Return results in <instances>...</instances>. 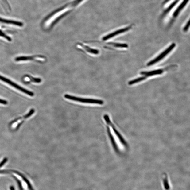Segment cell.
<instances>
[{"mask_svg": "<svg viewBox=\"0 0 190 190\" xmlns=\"http://www.w3.org/2000/svg\"><path fill=\"white\" fill-rule=\"evenodd\" d=\"M163 71L162 69L155 70L150 71H143L141 72V74L147 77L153 76L160 75L163 73Z\"/></svg>", "mask_w": 190, "mask_h": 190, "instance_id": "cell-8", "label": "cell"}, {"mask_svg": "<svg viewBox=\"0 0 190 190\" xmlns=\"http://www.w3.org/2000/svg\"><path fill=\"white\" fill-rule=\"evenodd\" d=\"M189 0H183L181 3L177 7L175 10L172 15V21L176 19L181 13L183 10L184 9L186 5L188 3Z\"/></svg>", "mask_w": 190, "mask_h": 190, "instance_id": "cell-6", "label": "cell"}, {"mask_svg": "<svg viewBox=\"0 0 190 190\" xmlns=\"http://www.w3.org/2000/svg\"><path fill=\"white\" fill-rule=\"evenodd\" d=\"M0 22L9 24H11V25H16L19 26H22L23 25V24L19 21L6 20V19H4L0 18Z\"/></svg>", "mask_w": 190, "mask_h": 190, "instance_id": "cell-10", "label": "cell"}, {"mask_svg": "<svg viewBox=\"0 0 190 190\" xmlns=\"http://www.w3.org/2000/svg\"><path fill=\"white\" fill-rule=\"evenodd\" d=\"M44 58L39 55L33 56H22L16 58L15 61L17 62L25 61H44Z\"/></svg>", "mask_w": 190, "mask_h": 190, "instance_id": "cell-5", "label": "cell"}, {"mask_svg": "<svg viewBox=\"0 0 190 190\" xmlns=\"http://www.w3.org/2000/svg\"><path fill=\"white\" fill-rule=\"evenodd\" d=\"M7 160H8V158H6L4 159L0 163V168L2 167V166L7 161Z\"/></svg>", "mask_w": 190, "mask_h": 190, "instance_id": "cell-17", "label": "cell"}, {"mask_svg": "<svg viewBox=\"0 0 190 190\" xmlns=\"http://www.w3.org/2000/svg\"><path fill=\"white\" fill-rule=\"evenodd\" d=\"M65 98L70 100L76 101L77 102L88 104H97L103 105L104 104V101L101 100L74 97L69 95H65Z\"/></svg>", "mask_w": 190, "mask_h": 190, "instance_id": "cell-1", "label": "cell"}, {"mask_svg": "<svg viewBox=\"0 0 190 190\" xmlns=\"http://www.w3.org/2000/svg\"><path fill=\"white\" fill-rule=\"evenodd\" d=\"M146 78V77L144 76H142L141 77L134 79L133 80L129 81L128 83L129 85H133V84L140 82L141 81L145 80Z\"/></svg>", "mask_w": 190, "mask_h": 190, "instance_id": "cell-12", "label": "cell"}, {"mask_svg": "<svg viewBox=\"0 0 190 190\" xmlns=\"http://www.w3.org/2000/svg\"><path fill=\"white\" fill-rule=\"evenodd\" d=\"M190 20H189L188 21H187L186 25L184 26V27L183 28V31L184 32H187V31L188 30V29L190 26Z\"/></svg>", "mask_w": 190, "mask_h": 190, "instance_id": "cell-16", "label": "cell"}, {"mask_svg": "<svg viewBox=\"0 0 190 190\" xmlns=\"http://www.w3.org/2000/svg\"><path fill=\"white\" fill-rule=\"evenodd\" d=\"M3 1L4 2H5V3H6V4L8 6V7H9V8H10L9 4L8 3V2H7L6 0H3Z\"/></svg>", "mask_w": 190, "mask_h": 190, "instance_id": "cell-21", "label": "cell"}, {"mask_svg": "<svg viewBox=\"0 0 190 190\" xmlns=\"http://www.w3.org/2000/svg\"><path fill=\"white\" fill-rule=\"evenodd\" d=\"M81 45L88 52L90 53L94 54H98L99 53V50L97 49H93L91 48H90L88 46H85L84 45Z\"/></svg>", "mask_w": 190, "mask_h": 190, "instance_id": "cell-13", "label": "cell"}, {"mask_svg": "<svg viewBox=\"0 0 190 190\" xmlns=\"http://www.w3.org/2000/svg\"><path fill=\"white\" fill-rule=\"evenodd\" d=\"M107 133L108 134H109V138H110L111 141L112 145L114 147V148L115 151H118V148L117 146V144L116 143H115V142L114 140V137L112 136L111 133L110 129L109 127L107 126Z\"/></svg>", "mask_w": 190, "mask_h": 190, "instance_id": "cell-11", "label": "cell"}, {"mask_svg": "<svg viewBox=\"0 0 190 190\" xmlns=\"http://www.w3.org/2000/svg\"><path fill=\"white\" fill-rule=\"evenodd\" d=\"M0 80L3 81L4 82L9 84V85L13 87L16 89L20 91L21 92L25 93L28 95H29L31 97H33L34 95V93L33 92H31L30 91H29L25 88H23L22 87L14 83L13 81L1 75H0Z\"/></svg>", "mask_w": 190, "mask_h": 190, "instance_id": "cell-2", "label": "cell"}, {"mask_svg": "<svg viewBox=\"0 0 190 190\" xmlns=\"http://www.w3.org/2000/svg\"><path fill=\"white\" fill-rule=\"evenodd\" d=\"M0 104L3 105H6L8 104V102L6 100L0 99Z\"/></svg>", "mask_w": 190, "mask_h": 190, "instance_id": "cell-19", "label": "cell"}, {"mask_svg": "<svg viewBox=\"0 0 190 190\" xmlns=\"http://www.w3.org/2000/svg\"><path fill=\"white\" fill-rule=\"evenodd\" d=\"M83 1V0H75V1H74L73 2H72L71 3L66 4L65 5L61 7V8L56 10L55 11L53 12H52V14H50L47 17V18H45V20H47V19L51 17L52 16H53L55 14L57 13H59V12L60 11L63 10L65 9V8H67V7H68L69 6H76L78 4L80 3V2Z\"/></svg>", "mask_w": 190, "mask_h": 190, "instance_id": "cell-7", "label": "cell"}, {"mask_svg": "<svg viewBox=\"0 0 190 190\" xmlns=\"http://www.w3.org/2000/svg\"><path fill=\"white\" fill-rule=\"evenodd\" d=\"M180 0H175V1L170 4L167 8L165 10L163 11L161 16V18L162 19L165 17L169 12L172 10L173 8H174L175 6L178 3Z\"/></svg>", "mask_w": 190, "mask_h": 190, "instance_id": "cell-9", "label": "cell"}, {"mask_svg": "<svg viewBox=\"0 0 190 190\" xmlns=\"http://www.w3.org/2000/svg\"><path fill=\"white\" fill-rule=\"evenodd\" d=\"M26 77L29 79L30 81L32 83H39L41 82V79L40 78H33L31 76H28Z\"/></svg>", "mask_w": 190, "mask_h": 190, "instance_id": "cell-15", "label": "cell"}, {"mask_svg": "<svg viewBox=\"0 0 190 190\" xmlns=\"http://www.w3.org/2000/svg\"><path fill=\"white\" fill-rule=\"evenodd\" d=\"M170 0H165L164 2H163V5H165V4H166L168 2H169Z\"/></svg>", "mask_w": 190, "mask_h": 190, "instance_id": "cell-20", "label": "cell"}, {"mask_svg": "<svg viewBox=\"0 0 190 190\" xmlns=\"http://www.w3.org/2000/svg\"><path fill=\"white\" fill-rule=\"evenodd\" d=\"M110 44L115 47L120 48H127L128 45L126 43H110Z\"/></svg>", "mask_w": 190, "mask_h": 190, "instance_id": "cell-14", "label": "cell"}, {"mask_svg": "<svg viewBox=\"0 0 190 190\" xmlns=\"http://www.w3.org/2000/svg\"><path fill=\"white\" fill-rule=\"evenodd\" d=\"M176 46L175 43H173L170 45L167 48L164 50L160 55H159L157 57H156L154 59L152 60L149 62L147 64L148 66H150L153 65L157 63L159 61L161 60L164 58L172 50L174 49V48Z\"/></svg>", "mask_w": 190, "mask_h": 190, "instance_id": "cell-3", "label": "cell"}, {"mask_svg": "<svg viewBox=\"0 0 190 190\" xmlns=\"http://www.w3.org/2000/svg\"><path fill=\"white\" fill-rule=\"evenodd\" d=\"M10 190H15L14 189V187L13 186H11L10 187Z\"/></svg>", "mask_w": 190, "mask_h": 190, "instance_id": "cell-22", "label": "cell"}, {"mask_svg": "<svg viewBox=\"0 0 190 190\" xmlns=\"http://www.w3.org/2000/svg\"><path fill=\"white\" fill-rule=\"evenodd\" d=\"M168 181H167V180H164V184H165V188L166 189H168L169 188V185H168Z\"/></svg>", "mask_w": 190, "mask_h": 190, "instance_id": "cell-18", "label": "cell"}, {"mask_svg": "<svg viewBox=\"0 0 190 190\" xmlns=\"http://www.w3.org/2000/svg\"><path fill=\"white\" fill-rule=\"evenodd\" d=\"M133 25H130L129 26H127L126 27L119 29L118 30H117L114 32L110 33V34L105 36L104 37H103V40L106 41L110 39L111 38L115 37V36L121 34V33H122L127 32V31L131 29L132 28H133Z\"/></svg>", "mask_w": 190, "mask_h": 190, "instance_id": "cell-4", "label": "cell"}]
</instances>
